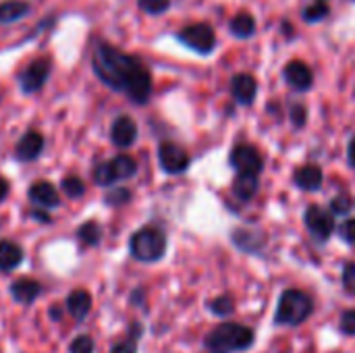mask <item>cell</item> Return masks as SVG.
<instances>
[{
	"instance_id": "1",
	"label": "cell",
	"mask_w": 355,
	"mask_h": 353,
	"mask_svg": "<svg viewBox=\"0 0 355 353\" xmlns=\"http://www.w3.org/2000/svg\"><path fill=\"white\" fill-rule=\"evenodd\" d=\"M94 73L112 89L135 104H146L152 94V75L144 62L110 44H98L92 56Z\"/></svg>"
},
{
	"instance_id": "2",
	"label": "cell",
	"mask_w": 355,
	"mask_h": 353,
	"mask_svg": "<svg viewBox=\"0 0 355 353\" xmlns=\"http://www.w3.org/2000/svg\"><path fill=\"white\" fill-rule=\"evenodd\" d=\"M252 343H254V331L235 322H225L216 327L204 339V345L210 353L243 352V350H250Z\"/></svg>"
},
{
	"instance_id": "3",
	"label": "cell",
	"mask_w": 355,
	"mask_h": 353,
	"mask_svg": "<svg viewBox=\"0 0 355 353\" xmlns=\"http://www.w3.org/2000/svg\"><path fill=\"white\" fill-rule=\"evenodd\" d=\"M312 310H314V304H312V298L308 293H304L300 289H287L279 300L275 325L297 327L310 318Z\"/></svg>"
},
{
	"instance_id": "4",
	"label": "cell",
	"mask_w": 355,
	"mask_h": 353,
	"mask_svg": "<svg viewBox=\"0 0 355 353\" xmlns=\"http://www.w3.org/2000/svg\"><path fill=\"white\" fill-rule=\"evenodd\" d=\"M129 250H131V256L139 262H156L166 252V237L162 231L154 227H146V229H139L131 237Z\"/></svg>"
},
{
	"instance_id": "5",
	"label": "cell",
	"mask_w": 355,
	"mask_h": 353,
	"mask_svg": "<svg viewBox=\"0 0 355 353\" xmlns=\"http://www.w3.org/2000/svg\"><path fill=\"white\" fill-rule=\"evenodd\" d=\"M135 171H137V162L127 154H119L112 160L98 164V169L94 171V181L98 185H112L116 181H125L133 177Z\"/></svg>"
},
{
	"instance_id": "6",
	"label": "cell",
	"mask_w": 355,
	"mask_h": 353,
	"mask_svg": "<svg viewBox=\"0 0 355 353\" xmlns=\"http://www.w3.org/2000/svg\"><path fill=\"white\" fill-rule=\"evenodd\" d=\"M179 42L185 44L187 48L196 50L198 54H210L216 46V37H214V29L206 23H196V25H187L177 33Z\"/></svg>"
},
{
	"instance_id": "7",
	"label": "cell",
	"mask_w": 355,
	"mask_h": 353,
	"mask_svg": "<svg viewBox=\"0 0 355 353\" xmlns=\"http://www.w3.org/2000/svg\"><path fill=\"white\" fill-rule=\"evenodd\" d=\"M304 221H306V227L308 231L318 239V241H327L333 231H335V221L329 212H324L322 208L318 206H310L304 214Z\"/></svg>"
},
{
	"instance_id": "8",
	"label": "cell",
	"mask_w": 355,
	"mask_h": 353,
	"mask_svg": "<svg viewBox=\"0 0 355 353\" xmlns=\"http://www.w3.org/2000/svg\"><path fill=\"white\" fill-rule=\"evenodd\" d=\"M50 75V62L46 58H37L33 60L21 75H19V83H21V89L25 94H33V92H40L46 83Z\"/></svg>"
},
{
	"instance_id": "9",
	"label": "cell",
	"mask_w": 355,
	"mask_h": 353,
	"mask_svg": "<svg viewBox=\"0 0 355 353\" xmlns=\"http://www.w3.org/2000/svg\"><path fill=\"white\" fill-rule=\"evenodd\" d=\"M229 160L237 169V173H254V175H260L262 164H264L260 152L254 146H248V144L235 146Z\"/></svg>"
},
{
	"instance_id": "10",
	"label": "cell",
	"mask_w": 355,
	"mask_h": 353,
	"mask_svg": "<svg viewBox=\"0 0 355 353\" xmlns=\"http://www.w3.org/2000/svg\"><path fill=\"white\" fill-rule=\"evenodd\" d=\"M158 160H160V166L171 175H179V173L187 171V166H189L187 152L175 144H162L158 148Z\"/></svg>"
},
{
	"instance_id": "11",
	"label": "cell",
	"mask_w": 355,
	"mask_h": 353,
	"mask_svg": "<svg viewBox=\"0 0 355 353\" xmlns=\"http://www.w3.org/2000/svg\"><path fill=\"white\" fill-rule=\"evenodd\" d=\"M285 81L297 89V92H308L312 87V81H314V75H312V69L302 62V60H291L287 67H285Z\"/></svg>"
},
{
	"instance_id": "12",
	"label": "cell",
	"mask_w": 355,
	"mask_h": 353,
	"mask_svg": "<svg viewBox=\"0 0 355 353\" xmlns=\"http://www.w3.org/2000/svg\"><path fill=\"white\" fill-rule=\"evenodd\" d=\"M110 139L119 148H129L137 139V125L131 117H119L110 127Z\"/></svg>"
},
{
	"instance_id": "13",
	"label": "cell",
	"mask_w": 355,
	"mask_h": 353,
	"mask_svg": "<svg viewBox=\"0 0 355 353\" xmlns=\"http://www.w3.org/2000/svg\"><path fill=\"white\" fill-rule=\"evenodd\" d=\"M231 94L239 104H252L256 94H258V83L252 75L248 73H239L231 79Z\"/></svg>"
},
{
	"instance_id": "14",
	"label": "cell",
	"mask_w": 355,
	"mask_h": 353,
	"mask_svg": "<svg viewBox=\"0 0 355 353\" xmlns=\"http://www.w3.org/2000/svg\"><path fill=\"white\" fill-rule=\"evenodd\" d=\"M42 148H44V137H42L37 131H27V133L19 139V144H17V148H15V158L21 160V162L33 160V158L40 156Z\"/></svg>"
},
{
	"instance_id": "15",
	"label": "cell",
	"mask_w": 355,
	"mask_h": 353,
	"mask_svg": "<svg viewBox=\"0 0 355 353\" xmlns=\"http://www.w3.org/2000/svg\"><path fill=\"white\" fill-rule=\"evenodd\" d=\"M29 200L42 208H54L60 204L58 191L50 181H37L29 187Z\"/></svg>"
},
{
	"instance_id": "16",
	"label": "cell",
	"mask_w": 355,
	"mask_h": 353,
	"mask_svg": "<svg viewBox=\"0 0 355 353\" xmlns=\"http://www.w3.org/2000/svg\"><path fill=\"white\" fill-rule=\"evenodd\" d=\"M40 293H42V285L37 281H31V279H19L10 285L12 300L19 304H25V306L33 304L40 298Z\"/></svg>"
},
{
	"instance_id": "17",
	"label": "cell",
	"mask_w": 355,
	"mask_h": 353,
	"mask_svg": "<svg viewBox=\"0 0 355 353\" xmlns=\"http://www.w3.org/2000/svg\"><path fill=\"white\" fill-rule=\"evenodd\" d=\"M92 310V295L83 289H77L69 295L67 300V312L75 318V320H83Z\"/></svg>"
},
{
	"instance_id": "18",
	"label": "cell",
	"mask_w": 355,
	"mask_h": 353,
	"mask_svg": "<svg viewBox=\"0 0 355 353\" xmlns=\"http://www.w3.org/2000/svg\"><path fill=\"white\" fill-rule=\"evenodd\" d=\"M258 187H260V181H258V175L254 173H239L233 181V191L243 202L252 200L258 193Z\"/></svg>"
},
{
	"instance_id": "19",
	"label": "cell",
	"mask_w": 355,
	"mask_h": 353,
	"mask_svg": "<svg viewBox=\"0 0 355 353\" xmlns=\"http://www.w3.org/2000/svg\"><path fill=\"white\" fill-rule=\"evenodd\" d=\"M295 183H297L300 189L314 191V189H318L322 185V171L316 164H306V166L297 169Z\"/></svg>"
},
{
	"instance_id": "20",
	"label": "cell",
	"mask_w": 355,
	"mask_h": 353,
	"mask_svg": "<svg viewBox=\"0 0 355 353\" xmlns=\"http://www.w3.org/2000/svg\"><path fill=\"white\" fill-rule=\"evenodd\" d=\"M23 260V250L12 241H0V273L15 270Z\"/></svg>"
},
{
	"instance_id": "21",
	"label": "cell",
	"mask_w": 355,
	"mask_h": 353,
	"mask_svg": "<svg viewBox=\"0 0 355 353\" xmlns=\"http://www.w3.org/2000/svg\"><path fill=\"white\" fill-rule=\"evenodd\" d=\"M29 4L23 0H6L0 4V23H15L29 12Z\"/></svg>"
},
{
	"instance_id": "22",
	"label": "cell",
	"mask_w": 355,
	"mask_h": 353,
	"mask_svg": "<svg viewBox=\"0 0 355 353\" xmlns=\"http://www.w3.org/2000/svg\"><path fill=\"white\" fill-rule=\"evenodd\" d=\"M231 31H233V35H237V37H250V35H254V31H256V21H254V17H252L250 12H239V15H235L233 21H231Z\"/></svg>"
},
{
	"instance_id": "23",
	"label": "cell",
	"mask_w": 355,
	"mask_h": 353,
	"mask_svg": "<svg viewBox=\"0 0 355 353\" xmlns=\"http://www.w3.org/2000/svg\"><path fill=\"white\" fill-rule=\"evenodd\" d=\"M100 233H102V231H100V225H98V223H85V225H81L79 231H77L79 241H81L83 246H87V248L100 243Z\"/></svg>"
},
{
	"instance_id": "24",
	"label": "cell",
	"mask_w": 355,
	"mask_h": 353,
	"mask_svg": "<svg viewBox=\"0 0 355 353\" xmlns=\"http://www.w3.org/2000/svg\"><path fill=\"white\" fill-rule=\"evenodd\" d=\"M327 15H329V4H327L324 0H318V2H314V4H310V6H306L304 12H302V17H304L308 23L322 21Z\"/></svg>"
},
{
	"instance_id": "25",
	"label": "cell",
	"mask_w": 355,
	"mask_h": 353,
	"mask_svg": "<svg viewBox=\"0 0 355 353\" xmlns=\"http://www.w3.org/2000/svg\"><path fill=\"white\" fill-rule=\"evenodd\" d=\"M62 191L69 196V198H81L83 193H85V185H83V181L79 179V177H67L64 181H62Z\"/></svg>"
},
{
	"instance_id": "26",
	"label": "cell",
	"mask_w": 355,
	"mask_h": 353,
	"mask_svg": "<svg viewBox=\"0 0 355 353\" xmlns=\"http://www.w3.org/2000/svg\"><path fill=\"white\" fill-rule=\"evenodd\" d=\"M208 306H210V310H212L216 316H227V314H231V312L235 310V302H233V298H229V295L216 298V300L210 302Z\"/></svg>"
},
{
	"instance_id": "27",
	"label": "cell",
	"mask_w": 355,
	"mask_h": 353,
	"mask_svg": "<svg viewBox=\"0 0 355 353\" xmlns=\"http://www.w3.org/2000/svg\"><path fill=\"white\" fill-rule=\"evenodd\" d=\"M171 6V0H139V8L148 15H160Z\"/></svg>"
},
{
	"instance_id": "28",
	"label": "cell",
	"mask_w": 355,
	"mask_h": 353,
	"mask_svg": "<svg viewBox=\"0 0 355 353\" xmlns=\"http://www.w3.org/2000/svg\"><path fill=\"white\" fill-rule=\"evenodd\" d=\"M129 200H131V191L125 187H114V191L106 196V204L110 206H121V204H127Z\"/></svg>"
},
{
	"instance_id": "29",
	"label": "cell",
	"mask_w": 355,
	"mask_h": 353,
	"mask_svg": "<svg viewBox=\"0 0 355 353\" xmlns=\"http://www.w3.org/2000/svg\"><path fill=\"white\" fill-rule=\"evenodd\" d=\"M71 353H94V341H92V337H87V335L77 337L71 343Z\"/></svg>"
},
{
	"instance_id": "30",
	"label": "cell",
	"mask_w": 355,
	"mask_h": 353,
	"mask_svg": "<svg viewBox=\"0 0 355 353\" xmlns=\"http://www.w3.org/2000/svg\"><path fill=\"white\" fill-rule=\"evenodd\" d=\"M343 287L355 295V264H345L343 268Z\"/></svg>"
},
{
	"instance_id": "31",
	"label": "cell",
	"mask_w": 355,
	"mask_h": 353,
	"mask_svg": "<svg viewBox=\"0 0 355 353\" xmlns=\"http://www.w3.org/2000/svg\"><path fill=\"white\" fill-rule=\"evenodd\" d=\"M341 331L345 335H355V310H347L341 316Z\"/></svg>"
},
{
	"instance_id": "32",
	"label": "cell",
	"mask_w": 355,
	"mask_h": 353,
	"mask_svg": "<svg viewBox=\"0 0 355 353\" xmlns=\"http://www.w3.org/2000/svg\"><path fill=\"white\" fill-rule=\"evenodd\" d=\"M331 206H333V210H335L337 214H347L349 208H352V200H349L347 196H337V198L331 202Z\"/></svg>"
},
{
	"instance_id": "33",
	"label": "cell",
	"mask_w": 355,
	"mask_h": 353,
	"mask_svg": "<svg viewBox=\"0 0 355 353\" xmlns=\"http://www.w3.org/2000/svg\"><path fill=\"white\" fill-rule=\"evenodd\" d=\"M339 233H341V237L345 239V241H349V243H355V218H349V221H345L341 227H339Z\"/></svg>"
},
{
	"instance_id": "34",
	"label": "cell",
	"mask_w": 355,
	"mask_h": 353,
	"mask_svg": "<svg viewBox=\"0 0 355 353\" xmlns=\"http://www.w3.org/2000/svg\"><path fill=\"white\" fill-rule=\"evenodd\" d=\"M110 353H137V343H135L133 339L123 341V343H119Z\"/></svg>"
},
{
	"instance_id": "35",
	"label": "cell",
	"mask_w": 355,
	"mask_h": 353,
	"mask_svg": "<svg viewBox=\"0 0 355 353\" xmlns=\"http://www.w3.org/2000/svg\"><path fill=\"white\" fill-rule=\"evenodd\" d=\"M291 119L297 127H302L306 123V108L304 106H293L291 108Z\"/></svg>"
},
{
	"instance_id": "36",
	"label": "cell",
	"mask_w": 355,
	"mask_h": 353,
	"mask_svg": "<svg viewBox=\"0 0 355 353\" xmlns=\"http://www.w3.org/2000/svg\"><path fill=\"white\" fill-rule=\"evenodd\" d=\"M347 158H349V164L355 169V135L354 139L349 141V148H347Z\"/></svg>"
},
{
	"instance_id": "37",
	"label": "cell",
	"mask_w": 355,
	"mask_h": 353,
	"mask_svg": "<svg viewBox=\"0 0 355 353\" xmlns=\"http://www.w3.org/2000/svg\"><path fill=\"white\" fill-rule=\"evenodd\" d=\"M8 196V181L4 177H0V202Z\"/></svg>"
},
{
	"instance_id": "38",
	"label": "cell",
	"mask_w": 355,
	"mask_h": 353,
	"mask_svg": "<svg viewBox=\"0 0 355 353\" xmlns=\"http://www.w3.org/2000/svg\"><path fill=\"white\" fill-rule=\"evenodd\" d=\"M31 216H35V218H37V221H42V223H50L48 212H31Z\"/></svg>"
}]
</instances>
